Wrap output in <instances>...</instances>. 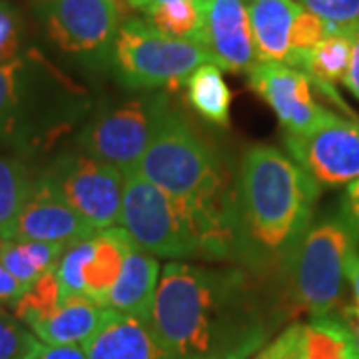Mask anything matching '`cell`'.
<instances>
[{
	"label": "cell",
	"instance_id": "obj_18",
	"mask_svg": "<svg viewBox=\"0 0 359 359\" xmlns=\"http://www.w3.org/2000/svg\"><path fill=\"white\" fill-rule=\"evenodd\" d=\"M134 245L124 228L98 231L90 240L88 256L82 264V295H88L104 306L106 295L120 278L124 262Z\"/></svg>",
	"mask_w": 359,
	"mask_h": 359
},
{
	"label": "cell",
	"instance_id": "obj_15",
	"mask_svg": "<svg viewBox=\"0 0 359 359\" xmlns=\"http://www.w3.org/2000/svg\"><path fill=\"white\" fill-rule=\"evenodd\" d=\"M88 359H182L162 346L148 321L106 309L100 327L82 344Z\"/></svg>",
	"mask_w": 359,
	"mask_h": 359
},
{
	"label": "cell",
	"instance_id": "obj_26",
	"mask_svg": "<svg viewBox=\"0 0 359 359\" xmlns=\"http://www.w3.org/2000/svg\"><path fill=\"white\" fill-rule=\"evenodd\" d=\"M65 302L62 285L58 282L56 269L46 271L36 282L26 285L20 297L13 304V316L22 321L26 327H32L34 323L50 318L60 304Z\"/></svg>",
	"mask_w": 359,
	"mask_h": 359
},
{
	"label": "cell",
	"instance_id": "obj_28",
	"mask_svg": "<svg viewBox=\"0 0 359 359\" xmlns=\"http://www.w3.org/2000/svg\"><path fill=\"white\" fill-rule=\"evenodd\" d=\"M39 337L18 321L6 308H0V359H26L36 347Z\"/></svg>",
	"mask_w": 359,
	"mask_h": 359
},
{
	"label": "cell",
	"instance_id": "obj_12",
	"mask_svg": "<svg viewBox=\"0 0 359 359\" xmlns=\"http://www.w3.org/2000/svg\"><path fill=\"white\" fill-rule=\"evenodd\" d=\"M248 86L276 112L285 134H304L330 114L313 98V80L282 62H257L248 72Z\"/></svg>",
	"mask_w": 359,
	"mask_h": 359
},
{
	"label": "cell",
	"instance_id": "obj_22",
	"mask_svg": "<svg viewBox=\"0 0 359 359\" xmlns=\"http://www.w3.org/2000/svg\"><path fill=\"white\" fill-rule=\"evenodd\" d=\"M304 359H359L347 323L334 313L304 323Z\"/></svg>",
	"mask_w": 359,
	"mask_h": 359
},
{
	"label": "cell",
	"instance_id": "obj_6",
	"mask_svg": "<svg viewBox=\"0 0 359 359\" xmlns=\"http://www.w3.org/2000/svg\"><path fill=\"white\" fill-rule=\"evenodd\" d=\"M80 108L72 92L42 94L22 56L0 66V148H46L76 122Z\"/></svg>",
	"mask_w": 359,
	"mask_h": 359
},
{
	"label": "cell",
	"instance_id": "obj_39",
	"mask_svg": "<svg viewBox=\"0 0 359 359\" xmlns=\"http://www.w3.org/2000/svg\"><path fill=\"white\" fill-rule=\"evenodd\" d=\"M347 192L359 194V180H355V182H351V184H349V188H347Z\"/></svg>",
	"mask_w": 359,
	"mask_h": 359
},
{
	"label": "cell",
	"instance_id": "obj_9",
	"mask_svg": "<svg viewBox=\"0 0 359 359\" xmlns=\"http://www.w3.org/2000/svg\"><path fill=\"white\" fill-rule=\"evenodd\" d=\"M74 212L96 231L120 224L124 174L88 154L58 156L42 174Z\"/></svg>",
	"mask_w": 359,
	"mask_h": 359
},
{
	"label": "cell",
	"instance_id": "obj_3",
	"mask_svg": "<svg viewBox=\"0 0 359 359\" xmlns=\"http://www.w3.org/2000/svg\"><path fill=\"white\" fill-rule=\"evenodd\" d=\"M230 204H194L130 174L124 178L120 224L132 242L152 256L233 259Z\"/></svg>",
	"mask_w": 359,
	"mask_h": 359
},
{
	"label": "cell",
	"instance_id": "obj_35",
	"mask_svg": "<svg viewBox=\"0 0 359 359\" xmlns=\"http://www.w3.org/2000/svg\"><path fill=\"white\" fill-rule=\"evenodd\" d=\"M346 278L349 285H351V292H353V299L359 308V245L351 250V254L347 257V266H346Z\"/></svg>",
	"mask_w": 359,
	"mask_h": 359
},
{
	"label": "cell",
	"instance_id": "obj_17",
	"mask_svg": "<svg viewBox=\"0 0 359 359\" xmlns=\"http://www.w3.org/2000/svg\"><path fill=\"white\" fill-rule=\"evenodd\" d=\"M254 36L257 62H282L290 58V32L304 8L295 0H244Z\"/></svg>",
	"mask_w": 359,
	"mask_h": 359
},
{
	"label": "cell",
	"instance_id": "obj_1",
	"mask_svg": "<svg viewBox=\"0 0 359 359\" xmlns=\"http://www.w3.org/2000/svg\"><path fill=\"white\" fill-rule=\"evenodd\" d=\"M282 320L245 269L170 262L148 323L182 359H250Z\"/></svg>",
	"mask_w": 359,
	"mask_h": 359
},
{
	"label": "cell",
	"instance_id": "obj_34",
	"mask_svg": "<svg viewBox=\"0 0 359 359\" xmlns=\"http://www.w3.org/2000/svg\"><path fill=\"white\" fill-rule=\"evenodd\" d=\"M351 40H353V54H351V65H349V72L344 84L359 100V25L351 26Z\"/></svg>",
	"mask_w": 359,
	"mask_h": 359
},
{
	"label": "cell",
	"instance_id": "obj_11",
	"mask_svg": "<svg viewBox=\"0 0 359 359\" xmlns=\"http://www.w3.org/2000/svg\"><path fill=\"white\" fill-rule=\"evenodd\" d=\"M285 148L318 188L359 180V120L330 114L304 134H285Z\"/></svg>",
	"mask_w": 359,
	"mask_h": 359
},
{
	"label": "cell",
	"instance_id": "obj_10",
	"mask_svg": "<svg viewBox=\"0 0 359 359\" xmlns=\"http://www.w3.org/2000/svg\"><path fill=\"white\" fill-rule=\"evenodd\" d=\"M158 96L132 98L98 110L78 134L84 154L118 168L124 178L134 174L152 136Z\"/></svg>",
	"mask_w": 359,
	"mask_h": 359
},
{
	"label": "cell",
	"instance_id": "obj_20",
	"mask_svg": "<svg viewBox=\"0 0 359 359\" xmlns=\"http://www.w3.org/2000/svg\"><path fill=\"white\" fill-rule=\"evenodd\" d=\"M188 102L196 114H200L205 122L228 128L230 126L231 90L222 74V68L214 62L198 66L184 82Z\"/></svg>",
	"mask_w": 359,
	"mask_h": 359
},
{
	"label": "cell",
	"instance_id": "obj_30",
	"mask_svg": "<svg viewBox=\"0 0 359 359\" xmlns=\"http://www.w3.org/2000/svg\"><path fill=\"white\" fill-rule=\"evenodd\" d=\"M20 36H22L20 14L11 2L0 0V66L18 58Z\"/></svg>",
	"mask_w": 359,
	"mask_h": 359
},
{
	"label": "cell",
	"instance_id": "obj_38",
	"mask_svg": "<svg viewBox=\"0 0 359 359\" xmlns=\"http://www.w3.org/2000/svg\"><path fill=\"white\" fill-rule=\"evenodd\" d=\"M164 2H172V0H128V6L132 11L146 14L150 8H154L158 4H164Z\"/></svg>",
	"mask_w": 359,
	"mask_h": 359
},
{
	"label": "cell",
	"instance_id": "obj_14",
	"mask_svg": "<svg viewBox=\"0 0 359 359\" xmlns=\"http://www.w3.org/2000/svg\"><path fill=\"white\" fill-rule=\"evenodd\" d=\"M202 48L228 72H248L257 65L244 0H204Z\"/></svg>",
	"mask_w": 359,
	"mask_h": 359
},
{
	"label": "cell",
	"instance_id": "obj_24",
	"mask_svg": "<svg viewBox=\"0 0 359 359\" xmlns=\"http://www.w3.org/2000/svg\"><path fill=\"white\" fill-rule=\"evenodd\" d=\"M146 22L160 34L176 40H190L202 46L204 0H172L150 8Z\"/></svg>",
	"mask_w": 359,
	"mask_h": 359
},
{
	"label": "cell",
	"instance_id": "obj_37",
	"mask_svg": "<svg viewBox=\"0 0 359 359\" xmlns=\"http://www.w3.org/2000/svg\"><path fill=\"white\" fill-rule=\"evenodd\" d=\"M347 216L359 230V194L347 192Z\"/></svg>",
	"mask_w": 359,
	"mask_h": 359
},
{
	"label": "cell",
	"instance_id": "obj_21",
	"mask_svg": "<svg viewBox=\"0 0 359 359\" xmlns=\"http://www.w3.org/2000/svg\"><path fill=\"white\" fill-rule=\"evenodd\" d=\"M353 54L351 28H335L316 48L306 52L294 68L306 72L311 80L335 86L344 82L349 72Z\"/></svg>",
	"mask_w": 359,
	"mask_h": 359
},
{
	"label": "cell",
	"instance_id": "obj_25",
	"mask_svg": "<svg viewBox=\"0 0 359 359\" xmlns=\"http://www.w3.org/2000/svg\"><path fill=\"white\" fill-rule=\"evenodd\" d=\"M34 180L22 162L0 156V240L13 238L16 219L25 205Z\"/></svg>",
	"mask_w": 359,
	"mask_h": 359
},
{
	"label": "cell",
	"instance_id": "obj_23",
	"mask_svg": "<svg viewBox=\"0 0 359 359\" xmlns=\"http://www.w3.org/2000/svg\"><path fill=\"white\" fill-rule=\"evenodd\" d=\"M68 245L46 242L0 240V262L22 285L36 282L40 276L56 268Z\"/></svg>",
	"mask_w": 359,
	"mask_h": 359
},
{
	"label": "cell",
	"instance_id": "obj_36",
	"mask_svg": "<svg viewBox=\"0 0 359 359\" xmlns=\"http://www.w3.org/2000/svg\"><path fill=\"white\" fill-rule=\"evenodd\" d=\"M341 320L346 321L349 332L353 335L355 344L359 347V308L358 306H346L344 311H341Z\"/></svg>",
	"mask_w": 359,
	"mask_h": 359
},
{
	"label": "cell",
	"instance_id": "obj_33",
	"mask_svg": "<svg viewBox=\"0 0 359 359\" xmlns=\"http://www.w3.org/2000/svg\"><path fill=\"white\" fill-rule=\"evenodd\" d=\"M25 290V285L18 282L0 262V308H13V304Z\"/></svg>",
	"mask_w": 359,
	"mask_h": 359
},
{
	"label": "cell",
	"instance_id": "obj_2",
	"mask_svg": "<svg viewBox=\"0 0 359 359\" xmlns=\"http://www.w3.org/2000/svg\"><path fill=\"white\" fill-rule=\"evenodd\" d=\"M320 188L273 146L245 152L231 190L233 259L256 273L285 271L311 226Z\"/></svg>",
	"mask_w": 359,
	"mask_h": 359
},
{
	"label": "cell",
	"instance_id": "obj_4",
	"mask_svg": "<svg viewBox=\"0 0 359 359\" xmlns=\"http://www.w3.org/2000/svg\"><path fill=\"white\" fill-rule=\"evenodd\" d=\"M134 174L194 204L228 205L231 200L219 156L166 96H158L152 136Z\"/></svg>",
	"mask_w": 359,
	"mask_h": 359
},
{
	"label": "cell",
	"instance_id": "obj_7",
	"mask_svg": "<svg viewBox=\"0 0 359 359\" xmlns=\"http://www.w3.org/2000/svg\"><path fill=\"white\" fill-rule=\"evenodd\" d=\"M205 62L212 60L200 44L164 36L136 16L120 26L110 52L116 80L130 90L180 86Z\"/></svg>",
	"mask_w": 359,
	"mask_h": 359
},
{
	"label": "cell",
	"instance_id": "obj_8",
	"mask_svg": "<svg viewBox=\"0 0 359 359\" xmlns=\"http://www.w3.org/2000/svg\"><path fill=\"white\" fill-rule=\"evenodd\" d=\"M128 11V0H44L40 6L48 39L65 54L92 65L110 62Z\"/></svg>",
	"mask_w": 359,
	"mask_h": 359
},
{
	"label": "cell",
	"instance_id": "obj_19",
	"mask_svg": "<svg viewBox=\"0 0 359 359\" xmlns=\"http://www.w3.org/2000/svg\"><path fill=\"white\" fill-rule=\"evenodd\" d=\"M106 309L88 295H68L50 318L34 323L30 332L48 346H82L100 327Z\"/></svg>",
	"mask_w": 359,
	"mask_h": 359
},
{
	"label": "cell",
	"instance_id": "obj_32",
	"mask_svg": "<svg viewBox=\"0 0 359 359\" xmlns=\"http://www.w3.org/2000/svg\"><path fill=\"white\" fill-rule=\"evenodd\" d=\"M26 359H88L82 346H48L39 341Z\"/></svg>",
	"mask_w": 359,
	"mask_h": 359
},
{
	"label": "cell",
	"instance_id": "obj_31",
	"mask_svg": "<svg viewBox=\"0 0 359 359\" xmlns=\"http://www.w3.org/2000/svg\"><path fill=\"white\" fill-rule=\"evenodd\" d=\"M252 359H304V323L290 325Z\"/></svg>",
	"mask_w": 359,
	"mask_h": 359
},
{
	"label": "cell",
	"instance_id": "obj_29",
	"mask_svg": "<svg viewBox=\"0 0 359 359\" xmlns=\"http://www.w3.org/2000/svg\"><path fill=\"white\" fill-rule=\"evenodd\" d=\"M306 11L318 14L330 25L351 28L359 25V0H295Z\"/></svg>",
	"mask_w": 359,
	"mask_h": 359
},
{
	"label": "cell",
	"instance_id": "obj_16",
	"mask_svg": "<svg viewBox=\"0 0 359 359\" xmlns=\"http://www.w3.org/2000/svg\"><path fill=\"white\" fill-rule=\"evenodd\" d=\"M160 273L162 269L158 259L134 245L124 262L120 278L106 295L104 306L136 320L150 321Z\"/></svg>",
	"mask_w": 359,
	"mask_h": 359
},
{
	"label": "cell",
	"instance_id": "obj_5",
	"mask_svg": "<svg viewBox=\"0 0 359 359\" xmlns=\"http://www.w3.org/2000/svg\"><path fill=\"white\" fill-rule=\"evenodd\" d=\"M358 233L349 216H332L309 226L285 271L292 316L302 311L311 318L334 313L347 282V257L359 245Z\"/></svg>",
	"mask_w": 359,
	"mask_h": 359
},
{
	"label": "cell",
	"instance_id": "obj_27",
	"mask_svg": "<svg viewBox=\"0 0 359 359\" xmlns=\"http://www.w3.org/2000/svg\"><path fill=\"white\" fill-rule=\"evenodd\" d=\"M335 28H339V26L330 25L327 20L320 18L318 14L309 13L306 8H302L299 14L295 16L292 32H290V58H287L285 65L294 68L295 62H297L306 52H309L311 48H316L327 34L334 32Z\"/></svg>",
	"mask_w": 359,
	"mask_h": 359
},
{
	"label": "cell",
	"instance_id": "obj_13",
	"mask_svg": "<svg viewBox=\"0 0 359 359\" xmlns=\"http://www.w3.org/2000/svg\"><path fill=\"white\" fill-rule=\"evenodd\" d=\"M96 233L98 231L86 219L66 204L65 198L52 188L50 182L40 176L32 184L11 240L72 245Z\"/></svg>",
	"mask_w": 359,
	"mask_h": 359
}]
</instances>
